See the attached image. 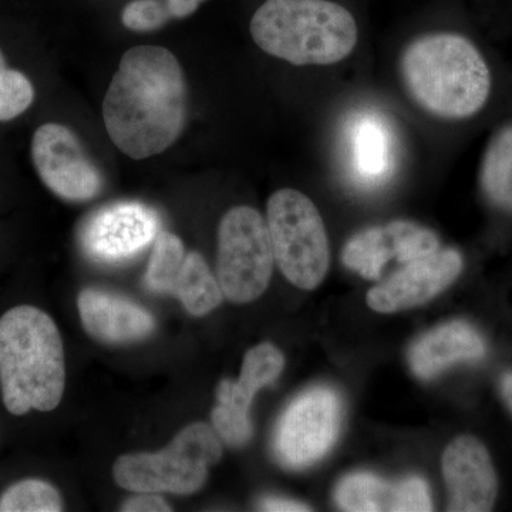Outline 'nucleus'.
I'll return each mask as SVG.
<instances>
[{"label":"nucleus","instance_id":"obj_6","mask_svg":"<svg viewBox=\"0 0 512 512\" xmlns=\"http://www.w3.org/2000/svg\"><path fill=\"white\" fill-rule=\"evenodd\" d=\"M266 224L276 265L303 291H313L328 274L330 251L325 224L311 198L284 188L268 201Z\"/></svg>","mask_w":512,"mask_h":512},{"label":"nucleus","instance_id":"obj_17","mask_svg":"<svg viewBox=\"0 0 512 512\" xmlns=\"http://www.w3.org/2000/svg\"><path fill=\"white\" fill-rule=\"evenodd\" d=\"M350 170L360 184L375 187L392 174L394 141L386 120L376 113L356 114L348 130Z\"/></svg>","mask_w":512,"mask_h":512},{"label":"nucleus","instance_id":"obj_28","mask_svg":"<svg viewBox=\"0 0 512 512\" xmlns=\"http://www.w3.org/2000/svg\"><path fill=\"white\" fill-rule=\"evenodd\" d=\"M202 2L204 0H167L165 5H167L171 18L181 19L192 15Z\"/></svg>","mask_w":512,"mask_h":512},{"label":"nucleus","instance_id":"obj_19","mask_svg":"<svg viewBox=\"0 0 512 512\" xmlns=\"http://www.w3.org/2000/svg\"><path fill=\"white\" fill-rule=\"evenodd\" d=\"M399 485L370 473L346 476L338 484L335 500L340 510L350 512H397Z\"/></svg>","mask_w":512,"mask_h":512},{"label":"nucleus","instance_id":"obj_16","mask_svg":"<svg viewBox=\"0 0 512 512\" xmlns=\"http://www.w3.org/2000/svg\"><path fill=\"white\" fill-rule=\"evenodd\" d=\"M485 353V340L473 325L451 320L424 333L413 343L409 365L419 379L430 380L457 363L483 359Z\"/></svg>","mask_w":512,"mask_h":512},{"label":"nucleus","instance_id":"obj_15","mask_svg":"<svg viewBox=\"0 0 512 512\" xmlns=\"http://www.w3.org/2000/svg\"><path fill=\"white\" fill-rule=\"evenodd\" d=\"M77 306L86 332L109 345L138 342L156 328V320L146 309L111 293L84 289Z\"/></svg>","mask_w":512,"mask_h":512},{"label":"nucleus","instance_id":"obj_3","mask_svg":"<svg viewBox=\"0 0 512 512\" xmlns=\"http://www.w3.org/2000/svg\"><path fill=\"white\" fill-rule=\"evenodd\" d=\"M400 73L410 97L441 119H467L490 96L487 63L470 40L456 33L414 40L404 50Z\"/></svg>","mask_w":512,"mask_h":512},{"label":"nucleus","instance_id":"obj_5","mask_svg":"<svg viewBox=\"0 0 512 512\" xmlns=\"http://www.w3.org/2000/svg\"><path fill=\"white\" fill-rule=\"evenodd\" d=\"M222 457V444L214 427L194 423L185 427L158 453L126 454L113 467L116 483L131 493H197L208 470Z\"/></svg>","mask_w":512,"mask_h":512},{"label":"nucleus","instance_id":"obj_1","mask_svg":"<svg viewBox=\"0 0 512 512\" xmlns=\"http://www.w3.org/2000/svg\"><path fill=\"white\" fill-rule=\"evenodd\" d=\"M187 82L177 57L161 46H137L121 57L103 101L114 146L134 160L173 146L187 120Z\"/></svg>","mask_w":512,"mask_h":512},{"label":"nucleus","instance_id":"obj_25","mask_svg":"<svg viewBox=\"0 0 512 512\" xmlns=\"http://www.w3.org/2000/svg\"><path fill=\"white\" fill-rule=\"evenodd\" d=\"M399 485V494H397V512H416L431 511L429 485L420 477H409L403 480Z\"/></svg>","mask_w":512,"mask_h":512},{"label":"nucleus","instance_id":"obj_4","mask_svg":"<svg viewBox=\"0 0 512 512\" xmlns=\"http://www.w3.org/2000/svg\"><path fill=\"white\" fill-rule=\"evenodd\" d=\"M259 49L295 66H328L355 50L356 20L330 0H266L251 20Z\"/></svg>","mask_w":512,"mask_h":512},{"label":"nucleus","instance_id":"obj_29","mask_svg":"<svg viewBox=\"0 0 512 512\" xmlns=\"http://www.w3.org/2000/svg\"><path fill=\"white\" fill-rule=\"evenodd\" d=\"M501 396L512 412V372L505 373L500 382Z\"/></svg>","mask_w":512,"mask_h":512},{"label":"nucleus","instance_id":"obj_10","mask_svg":"<svg viewBox=\"0 0 512 512\" xmlns=\"http://www.w3.org/2000/svg\"><path fill=\"white\" fill-rule=\"evenodd\" d=\"M284 367L285 357L272 343H261L248 350L237 382L222 380L217 389L212 424L220 439L232 447L245 446L251 440V404L256 393L274 383Z\"/></svg>","mask_w":512,"mask_h":512},{"label":"nucleus","instance_id":"obj_8","mask_svg":"<svg viewBox=\"0 0 512 512\" xmlns=\"http://www.w3.org/2000/svg\"><path fill=\"white\" fill-rule=\"evenodd\" d=\"M342 402L335 390L318 386L299 394L275 433V456L289 470H303L329 453L339 436Z\"/></svg>","mask_w":512,"mask_h":512},{"label":"nucleus","instance_id":"obj_9","mask_svg":"<svg viewBox=\"0 0 512 512\" xmlns=\"http://www.w3.org/2000/svg\"><path fill=\"white\" fill-rule=\"evenodd\" d=\"M30 154L42 183L62 200L90 201L103 190L99 168L76 134L63 124L46 123L37 128Z\"/></svg>","mask_w":512,"mask_h":512},{"label":"nucleus","instance_id":"obj_12","mask_svg":"<svg viewBox=\"0 0 512 512\" xmlns=\"http://www.w3.org/2000/svg\"><path fill=\"white\" fill-rule=\"evenodd\" d=\"M433 231L409 221H393L383 227L357 232L342 252L346 268L366 279H379L390 261L406 265L439 251Z\"/></svg>","mask_w":512,"mask_h":512},{"label":"nucleus","instance_id":"obj_26","mask_svg":"<svg viewBox=\"0 0 512 512\" xmlns=\"http://www.w3.org/2000/svg\"><path fill=\"white\" fill-rule=\"evenodd\" d=\"M136 497L128 498L126 503L121 505L124 512H168L170 505L165 503L163 497L154 493H137Z\"/></svg>","mask_w":512,"mask_h":512},{"label":"nucleus","instance_id":"obj_7","mask_svg":"<svg viewBox=\"0 0 512 512\" xmlns=\"http://www.w3.org/2000/svg\"><path fill=\"white\" fill-rule=\"evenodd\" d=\"M275 256L268 224L255 208L229 210L218 228L217 279L229 302H254L266 291Z\"/></svg>","mask_w":512,"mask_h":512},{"label":"nucleus","instance_id":"obj_2","mask_svg":"<svg viewBox=\"0 0 512 512\" xmlns=\"http://www.w3.org/2000/svg\"><path fill=\"white\" fill-rule=\"evenodd\" d=\"M66 386L62 336L55 320L30 305L0 318V389L9 413L52 412Z\"/></svg>","mask_w":512,"mask_h":512},{"label":"nucleus","instance_id":"obj_22","mask_svg":"<svg viewBox=\"0 0 512 512\" xmlns=\"http://www.w3.org/2000/svg\"><path fill=\"white\" fill-rule=\"evenodd\" d=\"M63 501L52 484L23 480L10 485L0 497V512H59Z\"/></svg>","mask_w":512,"mask_h":512},{"label":"nucleus","instance_id":"obj_27","mask_svg":"<svg viewBox=\"0 0 512 512\" xmlns=\"http://www.w3.org/2000/svg\"><path fill=\"white\" fill-rule=\"evenodd\" d=\"M262 511L272 512H305L312 511L309 505L298 503V501L285 500V498L268 497L259 504Z\"/></svg>","mask_w":512,"mask_h":512},{"label":"nucleus","instance_id":"obj_24","mask_svg":"<svg viewBox=\"0 0 512 512\" xmlns=\"http://www.w3.org/2000/svg\"><path fill=\"white\" fill-rule=\"evenodd\" d=\"M171 19L167 5L160 0H133L123 10L121 20L133 32H153Z\"/></svg>","mask_w":512,"mask_h":512},{"label":"nucleus","instance_id":"obj_20","mask_svg":"<svg viewBox=\"0 0 512 512\" xmlns=\"http://www.w3.org/2000/svg\"><path fill=\"white\" fill-rule=\"evenodd\" d=\"M481 187L493 204L512 211V126L498 131L485 151Z\"/></svg>","mask_w":512,"mask_h":512},{"label":"nucleus","instance_id":"obj_18","mask_svg":"<svg viewBox=\"0 0 512 512\" xmlns=\"http://www.w3.org/2000/svg\"><path fill=\"white\" fill-rule=\"evenodd\" d=\"M171 295L177 296L191 315L204 316L221 305L224 293L210 266L198 252L185 255Z\"/></svg>","mask_w":512,"mask_h":512},{"label":"nucleus","instance_id":"obj_23","mask_svg":"<svg viewBox=\"0 0 512 512\" xmlns=\"http://www.w3.org/2000/svg\"><path fill=\"white\" fill-rule=\"evenodd\" d=\"M35 101V87L29 77L10 69L0 50V121L18 119Z\"/></svg>","mask_w":512,"mask_h":512},{"label":"nucleus","instance_id":"obj_11","mask_svg":"<svg viewBox=\"0 0 512 512\" xmlns=\"http://www.w3.org/2000/svg\"><path fill=\"white\" fill-rule=\"evenodd\" d=\"M161 222L156 211L138 202H120L92 215L80 241L97 262L120 264L143 251L158 237Z\"/></svg>","mask_w":512,"mask_h":512},{"label":"nucleus","instance_id":"obj_21","mask_svg":"<svg viewBox=\"0 0 512 512\" xmlns=\"http://www.w3.org/2000/svg\"><path fill=\"white\" fill-rule=\"evenodd\" d=\"M185 258L183 241L170 232H161L156 238L153 254L148 262L146 286L150 291L170 293L180 274Z\"/></svg>","mask_w":512,"mask_h":512},{"label":"nucleus","instance_id":"obj_13","mask_svg":"<svg viewBox=\"0 0 512 512\" xmlns=\"http://www.w3.org/2000/svg\"><path fill=\"white\" fill-rule=\"evenodd\" d=\"M463 269L456 249H439L403 266L396 274L370 289L366 296L372 311L394 313L424 305L453 284Z\"/></svg>","mask_w":512,"mask_h":512},{"label":"nucleus","instance_id":"obj_14","mask_svg":"<svg viewBox=\"0 0 512 512\" xmlns=\"http://www.w3.org/2000/svg\"><path fill=\"white\" fill-rule=\"evenodd\" d=\"M450 512H488L498 495V478L487 447L474 436L448 444L441 460Z\"/></svg>","mask_w":512,"mask_h":512}]
</instances>
